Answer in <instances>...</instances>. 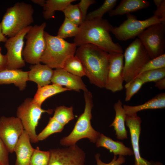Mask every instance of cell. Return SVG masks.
<instances>
[{"mask_svg":"<svg viewBox=\"0 0 165 165\" xmlns=\"http://www.w3.org/2000/svg\"><path fill=\"white\" fill-rule=\"evenodd\" d=\"M74 43L78 47L86 44L94 45L109 54L123 53L122 47L114 42L110 34L113 27L103 18L85 20L79 26Z\"/></svg>","mask_w":165,"mask_h":165,"instance_id":"obj_1","label":"cell"},{"mask_svg":"<svg viewBox=\"0 0 165 165\" xmlns=\"http://www.w3.org/2000/svg\"><path fill=\"white\" fill-rule=\"evenodd\" d=\"M75 55L81 61L90 82L99 88H105L109 53L94 45L86 44L78 47Z\"/></svg>","mask_w":165,"mask_h":165,"instance_id":"obj_2","label":"cell"},{"mask_svg":"<svg viewBox=\"0 0 165 165\" xmlns=\"http://www.w3.org/2000/svg\"><path fill=\"white\" fill-rule=\"evenodd\" d=\"M84 96L85 102L84 112L78 118L70 134L60 140V143L62 145L69 147L75 145L78 141L85 138L94 143L100 136L101 133L95 130L91 123L93 106L92 94L88 90L84 92Z\"/></svg>","mask_w":165,"mask_h":165,"instance_id":"obj_3","label":"cell"},{"mask_svg":"<svg viewBox=\"0 0 165 165\" xmlns=\"http://www.w3.org/2000/svg\"><path fill=\"white\" fill-rule=\"evenodd\" d=\"M44 36L46 45L40 62L52 69L63 68L66 61L75 55L76 46L45 31Z\"/></svg>","mask_w":165,"mask_h":165,"instance_id":"obj_4","label":"cell"},{"mask_svg":"<svg viewBox=\"0 0 165 165\" xmlns=\"http://www.w3.org/2000/svg\"><path fill=\"white\" fill-rule=\"evenodd\" d=\"M34 10L31 5L23 2L15 3L7 9L1 22L4 35L13 37L34 21Z\"/></svg>","mask_w":165,"mask_h":165,"instance_id":"obj_5","label":"cell"},{"mask_svg":"<svg viewBox=\"0 0 165 165\" xmlns=\"http://www.w3.org/2000/svg\"><path fill=\"white\" fill-rule=\"evenodd\" d=\"M123 57L124 63L123 76L126 83L135 79L144 65L151 59L138 38L127 48Z\"/></svg>","mask_w":165,"mask_h":165,"instance_id":"obj_6","label":"cell"},{"mask_svg":"<svg viewBox=\"0 0 165 165\" xmlns=\"http://www.w3.org/2000/svg\"><path fill=\"white\" fill-rule=\"evenodd\" d=\"M35 102L33 99H26L18 107L17 117L20 120L24 130L29 135L31 142L36 143L38 141L36 133V128L42 114L46 112L52 114V109L44 110Z\"/></svg>","mask_w":165,"mask_h":165,"instance_id":"obj_7","label":"cell"},{"mask_svg":"<svg viewBox=\"0 0 165 165\" xmlns=\"http://www.w3.org/2000/svg\"><path fill=\"white\" fill-rule=\"evenodd\" d=\"M46 26L45 22L40 25L31 26L25 35L26 45L22 54L27 63L33 65L40 63L46 45L44 36Z\"/></svg>","mask_w":165,"mask_h":165,"instance_id":"obj_8","label":"cell"},{"mask_svg":"<svg viewBox=\"0 0 165 165\" xmlns=\"http://www.w3.org/2000/svg\"><path fill=\"white\" fill-rule=\"evenodd\" d=\"M127 19L119 26L112 28L111 32L118 40L125 41L133 39L150 26L162 23L161 20L152 16L143 20H138L130 13L126 14Z\"/></svg>","mask_w":165,"mask_h":165,"instance_id":"obj_9","label":"cell"},{"mask_svg":"<svg viewBox=\"0 0 165 165\" xmlns=\"http://www.w3.org/2000/svg\"><path fill=\"white\" fill-rule=\"evenodd\" d=\"M138 37L151 59L165 53V23L152 25Z\"/></svg>","mask_w":165,"mask_h":165,"instance_id":"obj_10","label":"cell"},{"mask_svg":"<svg viewBox=\"0 0 165 165\" xmlns=\"http://www.w3.org/2000/svg\"><path fill=\"white\" fill-rule=\"evenodd\" d=\"M31 27L30 26L25 28L16 35L10 37L6 42L5 46L7 50L6 55L7 69H19L25 65V61L22 57L24 39Z\"/></svg>","mask_w":165,"mask_h":165,"instance_id":"obj_11","label":"cell"},{"mask_svg":"<svg viewBox=\"0 0 165 165\" xmlns=\"http://www.w3.org/2000/svg\"><path fill=\"white\" fill-rule=\"evenodd\" d=\"M24 129L20 119L17 117L0 118V138L9 153L14 149Z\"/></svg>","mask_w":165,"mask_h":165,"instance_id":"obj_12","label":"cell"},{"mask_svg":"<svg viewBox=\"0 0 165 165\" xmlns=\"http://www.w3.org/2000/svg\"><path fill=\"white\" fill-rule=\"evenodd\" d=\"M48 165H85V153L77 145L50 149Z\"/></svg>","mask_w":165,"mask_h":165,"instance_id":"obj_13","label":"cell"},{"mask_svg":"<svg viewBox=\"0 0 165 165\" xmlns=\"http://www.w3.org/2000/svg\"><path fill=\"white\" fill-rule=\"evenodd\" d=\"M109 54L108 69L105 88L115 93L121 91L123 88V54Z\"/></svg>","mask_w":165,"mask_h":165,"instance_id":"obj_14","label":"cell"},{"mask_svg":"<svg viewBox=\"0 0 165 165\" xmlns=\"http://www.w3.org/2000/svg\"><path fill=\"white\" fill-rule=\"evenodd\" d=\"M141 122V118L137 114L126 116L125 123L130 134L132 150L134 156V165H162L159 162L149 161L141 155L139 138Z\"/></svg>","mask_w":165,"mask_h":165,"instance_id":"obj_15","label":"cell"},{"mask_svg":"<svg viewBox=\"0 0 165 165\" xmlns=\"http://www.w3.org/2000/svg\"><path fill=\"white\" fill-rule=\"evenodd\" d=\"M51 82L65 86L69 90L79 92L80 90L84 92L88 90L81 77L73 75L63 68H56L54 70Z\"/></svg>","mask_w":165,"mask_h":165,"instance_id":"obj_16","label":"cell"},{"mask_svg":"<svg viewBox=\"0 0 165 165\" xmlns=\"http://www.w3.org/2000/svg\"><path fill=\"white\" fill-rule=\"evenodd\" d=\"M29 136L24 130L16 145L14 152L16 155L15 165H29L34 149Z\"/></svg>","mask_w":165,"mask_h":165,"instance_id":"obj_17","label":"cell"},{"mask_svg":"<svg viewBox=\"0 0 165 165\" xmlns=\"http://www.w3.org/2000/svg\"><path fill=\"white\" fill-rule=\"evenodd\" d=\"M29 68L28 81L35 82L38 87L49 84L51 82L54 70L49 66L40 63L32 65Z\"/></svg>","mask_w":165,"mask_h":165,"instance_id":"obj_18","label":"cell"},{"mask_svg":"<svg viewBox=\"0 0 165 165\" xmlns=\"http://www.w3.org/2000/svg\"><path fill=\"white\" fill-rule=\"evenodd\" d=\"M28 74V71L6 69L0 72V84H13L20 90H23L26 87Z\"/></svg>","mask_w":165,"mask_h":165,"instance_id":"obj_19","label":"cell"},{"mask_svg":"<svg viewBox=\"0 0 165 165\" xmlns=\"http://www.w3.org/2000/svg\"><path fill=\"white\" fill-rule=\"evenodd\" d=\"M96 143L97 147H104L112 152L114 156H124L134 155L132 149L126 146L123 142L114 141L102 134H100Z\"/></svg>","mask_w":165,"mask_h":165,"instance_id":"obj_20","label":"cell"},{"mask_svg":"<svg viewBox=\"0 0 165 165\" xmlns=\"http://www.w3.org/2000/svg\"><path fill=\"white\" fill-rule=\"evenodd\" d=\"M114 109L116 112L115 116L110 127H114L117 139L120 140L127 139L128 138L127 131L125 126L127 115L120 100H119L115 103Z\"/></svg>","mask_w":165,"mask_h":165,"instance_id":"obj_21","label":"cell"},{"mask_svg":"<svg viewBox=\"0 0 165 165\" xmlns=\"http://www.w3.org/2000/svg\"><path fill=\"white\" fill-rule=\"evenodd\" d=\"M150 5V2L145 0H122L108 13L110 16L127 14L147 8Z\"/></svg>","mask_w":165,"mask_h":165,"instance_id":"obj_22","label":"cell"},{"mask_svg":"<svg viewBox=\"0 0 165 165\" xmlns=\"http://www.w3.org/2000/svg\"><path fill=\"white\" fill-rule=\"evenodd\" d=\"M123 107L126 115L137 114L145 110L163 108L165 107V93L158 94L141 105L136 106L124 105Z\"/></svg>","mask_w":165,"mask_h":165,"instance_id":"obj_23","label":"cell"},{"mask_svg":"<svg viewBox=\"0 0 165 165\" xmlns=\"http://www.w3.org/2000/svg\"><path fill=\"white\" fill-rule=\"evenodd\" d=\"M67 90H69L65 87L53 83L38 87L37 90L33 100L35 102L41 106L42 103L47 98Z\"/></svg>","mask_w":165,"mask_h":165,"instance_id":"obj_24","label":"cell"},{"mask_svg":"<svg viewBox=\"0 0 165 165\" xmlns=\"http://www.w3.org/2000/svg\"><path fill=\"white\" fill-rule=\"evenodd\" d=\"M75 0H47L43 6L44 18L46 20L54 17L55 11H62Z\"/></svg>","mask_w":165,"mask_h":165,"instance_id":"obj_25","label":"cell"},{"mask_svg":"<svg viewBox=\"0 0 165 165\" xmlns=\"http://www.w3.org/2000/svg\"><path fill=\"white\" fill-rule=\"evenodd\" d=\"M63 68L73 75L81 77L86 75L81 61L75 55L69 58L66 61Z\"/></svg>","mask_w":165,"mask_h":165,"instance_id":"obj_26","label":"cell"},{"mask_svg":"<svg viewBox=\"0 0 165 165\" xmlns=\"http://www.w3.org/2000/svg\"><path fill=\"white\" fill-rule=\"evenodd\" d=\"M54 119L64 126L74 118L73 108L61 106L57 107L54 110L53 117Z\"/></svg>","mask_w":165,"mask_h":165,"instance_id":"obj_27","label":"cell"},{"mask_svg":"<svg viewBox=\"0 0 165 165\" xmlns=\"http://www.w3.org/2000/svg\"><path fill=\"white\" fill-rule=\"evenodd\" d=\"M79 29V26L65 17L57 36L63 39L69 37H75L78 34Z\"/></svg>","mask_w":165,"mask_h":165,"instance_id":"obj_28","label":"cell"},{"mask_svg":"<svg viewBox=\"0 0 165 165\" xmlns=\"http://www.w3.org/2000/svg\"><path fill=\"white\" fill-rule=\"evenodd\" d=\"M64 127L52 117H50L47 126L37 134L38 140V141L43 140L54 133L61 132Z\"/></svg>","mask_w":165,"mask_h":165,"instance_id":"obj_29","label":"cell"},{"mask_svg":"<svg viewBox=\"0 0 165 165\" xmlns=\"http://www.w3.org/2000/svg\"><path fill=\"white\" fill-rule=\"evenodd\" d=\"M117 2V0H105L99 8L87 14L85 20L102 18L105 13L113 9Z\"/></svg>","mask_w":165,"mask_h":165,"instance_id":"obj_30","label":"cell"},{"mask_svg":"<svg viewBox=\"0 0 165 165\" xmlns=\"http://www.w3.org/2000/svg\"><path fill=\"white\" fill-rule=\"evenodd\" d=\"M65 17L79 26L83 22L81 13L77 4L68 5L62 11Z\"/></svg>","mask_w":165,"mask_h":165,"instance_id":"obj_31","label":"cell"},{"mask_svg":"<svg viewBox=\"0 0 165 165\" xmlns=\"http://www.w3.org/2000/svg\"><path fill=\"white\" fill-rule=\"evenodd\" d=\"M136 78H139L144 84L151 82H155L165 78V68L145 72Z\"/></svg>","mask_w":165,"mask_h":165,"instance_id":"obj_32","label":"cell"},{"mask_svg":"<svg viewBox=\"0 0 165 165\" xmlns=\"http://www.w3.org/2000/svg\"><path fill=\"white\" fill-rule=\"evenodd\" d=\"M50 155L49 151H42L37 147L34 149L29 165H48Z\"/></svg>","mask_w":165,"mask_h":165,"instance_id":"obj_33","label":"cell"},{"mask_svg":"<svg viewBox=\"0 0 165 165\" xmlns=\"http://www.w3.org/2000/svg\"><path fill=\"white\" fill-rule=\"evenodd\" d=\"M164 68H165V53L151 59L144 65L138 75L146 71Z\"/></svg>","mask_w":165,"mask_h":165,"instance_id":"obj_34","label":"cell"},{"mask_svg":"<svg viewBox=\"0 0 165 165\" xmlns=\"http://www.w3.org/2000/svg\"><path fill=\"white\" fill-rule=\"evenodd\" d=\"M144 84L139 78H136L125 85L126 89L125 101H128L130 100L133 96L137 93Z\"/></svg>","mask_w":165,"mask_h":165,"instance_id":"obj_35","label":"cell"},{"mask_svg":"<svg viewBox=\"0 0 165 165\" xmlns=\"http://www.w3.org/2000/svg\"><path fill=\"white\" fill-rule=\"evenodd\" d=\"M100 154L97 153L95 157L97 165H121L125 162V158L123 156H119L117 158L116 156H114L112 161L109 163H106L102 162L100 159Z\"/></svg>","mask_w":165,"mask_h":165,"instance_id":"obj_36","label":"cell"},{"mask_svg":"<svg viewBox=\"0 0 165 165\" xmlns=\"http://www.w3.org/2000/svg\"><path fill=\"white\" fill-rule=\"evenodd\" d=\"M9 152L0 138V165H9Z\"/></svg>","mask_w":165,"mask_h":165,"instance_id":"obj_37","label":"cell"},{"mask_svg":"<svg viewBox=\"0 0 165 165\" xmlns=\"http://www.w3.org/2000/svg\"><path fill=\"white\" fill-rule=\"evenodd\" d=\"M95 3L96 1L94 0H81L77 4L81 13L83 22L86 20L89 7Z\"/></svg>","mask_w":165,"mask_h":165,"instance_id":"obj_38","label":"cell"},{"mask_svg":"<svg viewBox=\"0 0 165 165\" xmlns=\"http://www.w3.org/2000/svg\"><path fill=\"white\" fill-rule=\"evenodd\" d=\"M153 16L161 20L162 23H165V0H164L161 4L157 7L154 11Z\"/></svg>","mask_w":165,"mask_h":165,"instance_id":"obj_39","label":"cell"},{"mask_svg":"<svg viewBox=\"0 0 165 165\" xmlns=\"http://www.w3.org/2000/svg\"><path fill=\"white\" fill-rule=\"evenodd\" d=\"M1 48L0 46V72L7 68V59L6 55L2 54L1 52Z\"/></svg>","mask_w":165,"mask_h":165,"instance_id":"obj_40","label":"cell"},{"mask_svg":"<svg viewBox=\"0 0 165 165\" xmlns=\"http://www.w3.org/2000/svg\"><path fill=\"white\" fill-rule=\"evenodd\" d=\"M155 82V86L159 90H165V78L160 79Z\"/></svg>","mask_w":165,"mask_h":165,"instance_id":"obj_41","label":"cell"},{"mask_svg":"<svg viewBox=\"0 0 165 165\" xmlns=\"http://www.w3.org/2000/svg\"><path fill=\"white\" fill-rule=\"evenodd\" d=\"M7 39L2 33V27L0 23V42H5Z\"/></svg>","mask_w":165,"mask_h":165,"instance_id":"obj_42","label":"cell"},{"mask_svg":"<svg viewBox=\"0 0 165 165\" xmlns=\"http://www.w3.org/2000/svg\"><path fill=\"white\" fill-rule=\"evenodd\" d=\"M34 3L38 5L41 6H43L45 4L46 0H31Z\"/></svg>","mask_w":165,"mask_h":165,"instance_id":"obj_43","label":"cell"},{"mask_svg":"<svg viewBox=\"0 0 165 165\" xmlns=\"http://www.w3.org/2000/svg\"><path fill=\"white\" fill-rule=\"evenodd\" d=\"M164 0H154L153 2L156 7L160 6L163 2Z\"/></svg>","mask_w":165,"mask_h":165,"instance_id":"obj_44","label":"cell"}]
</instances>
